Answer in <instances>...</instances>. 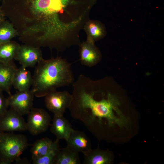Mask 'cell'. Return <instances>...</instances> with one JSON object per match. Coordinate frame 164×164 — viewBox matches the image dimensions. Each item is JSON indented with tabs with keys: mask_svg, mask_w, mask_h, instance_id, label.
<instances>
[{
	"mask_svg": "<svg viewBox=\"0 0 164 164\" xmlns=\"http://www.w3.org/2000/svg\"><path fill=\"white\" fill-rule=\"evenodd\" d=\"M45 97V103L47 109L54 114L63 115L70 106L72 96L66 91L52 92Z\"/></svg>",
	"mask_w": 164,
	"mask_h": 164,
	"instance_id": "cell-5",
	"label": "cell"
},
{
	"mask_svg": "<svg viewBox=\"0 0 164 164\" xmlns=\"http://www.w3.org/2000/svg\"><path fill=\"white\" fill-rule=\"evenodd\" d=\"M6 18L4 13L0 6V24L6 20Z\"/></svg>",
	"mask_w": 164,
	"mask_h": 164,
	"instance_id": "cell-22",
	"label": "cell"
},
{
	"mask_svg": "<svg viewBox=\"0 0 164 164\" xmlns=\"http://www.w3.org/2000/svg\"><path fill=\"white\" fill-rule=\"evenodd\" d=\"M50 125L51 132L59 140L67 141L73 130L68 121L62 115L54 114Z\"/></svg>",
	"mask_w": 164,
	"mask_h": 164,
	"instance_id": "cell-11",
	"label": "cell"
},
{
	"mask_svg": "<svg viewBox=\"0 0 164 164\" xmlns=\"http://www.w3.org/2000/svg\"><path fill=\"white\" fill-rule=\"evenodd\" d=\"M42 59L40 48L24 44L20 45L14 60L26 68L34 67Z\"/></svg>",
	"mask_w": 164,
	"mask_h": 164,
	"instance_id": "cell-8",
	"label": "cell"
},
{
	"mask_svg": "<svg viewBox=\"0 0 164 164\" xmlns=\"http://www.w3.org/2000/svg\"><path fill=\"white\" fill-rule=\"evenodd\" d=\"M78 153L68 146L59 149L54 164H80Z\"/></svg>",
	"mask_w": 164,
	"mask_h": 164,
	"instance_id": "cell-18",
	"label": "cell"
},
{
	"mask_svg": "<svg viewBox=\"0 0 164 164\" xmlns=\"http://www.w3.org/2000/svg\"><path fill=\"white\" fill-rule=\"evenodd\" d=\"M20 45L12 40L0 43V62L4 63L13 62Z\"/></svg>",
	"mask_w": 164,
	"mask_h": 164,
	"instance_id": "cell-17",
	"label": "cell"
},
{
	"mask_svg": "<svg viewBox=\"0 0 164 164\" xmlns=\"http://www.w3.org/2000/svg\"><path fill=\"white\" fill-rule=\"evenodd\" d=\"M17 67L14 62L9 63L0 62V89L11 94L12 80Z\"/></svg>",
	"mask_w": 164,
	"mask_h": 164,
	"instance_id": "cell-12",
	"label": "cell"
},
{
	"mask_svg": "<svg viewBox=\"0 0 164 164\" xmlns=\"http://www.w3.org/2000/svg\"><path fill=\"white\" fill-rule=\"evenodd\" d=\"M18 35L17 30L10 21L5 20L0 24V43L11 41Z\"/></svg>",
	"mask_w": 164,
	"mask_h": 164,
	"instance_id": "cell-19",
	"label": "cell"
},
{
	"mask_svg": "<svg viewBox=\"0 0 164 164\" xmlns=\"http://www.w3.org/2000/svg\"><path fill=\"white\" fill-rule=\"evenodd\" d=\"M3 91L0 89V117L7 111L9 107L7 98L5 97Z\"/></svg>",
	"mask_w": 164,
	"mask_h": 164,
	"instance_id": "cell-21",
	"label": "cell"
},
{
	"mask_svg": "<svg viewBox=\"0 0 164 164\" xmlns=\"http://www.w3.org/2000/svg\"><path fill=\"white\" fill-rule=\"evenodd\" d=\"M34 96L31 89L18 91L7 98L9 107L22 116L27 114L32 107Z\"/></svg>",
	"mask_w": 164,
	"mask_h": 164,
	"instance_id": "cell-6",
	"label": "cell"
},
{
	"mask_svg": "<svg viewBox=\"0 0 164 164\" xmlns=\"http://www.w3.org/2000/svg\"><path fill=\"white\" fill-rule=\"evenodd\" d=\"M59 140L56 139L52 141L47 137L36 140L33 144L30 152L32 159L42 157L49 152L59 143Z\"/></svg>",
	"mask_w": 164,
	"mask_h": 164,
	"instance_id": "cell-15",
	"label": "cell"
},
{
	"mask_svg": "<svg viewBox=\"0 0 164 164\" xmlns=\"http://www.w3.org/2000/svg\"><path fill=\"white\" fill-rule=\"evenodd\" d=\"M73 85L72 100L68 109L71 116L80 121L88 130L95 134L97 125L104 121L109 128L117 125L125 126L128 120L118 108L116 96L98 88V83L80 74Z\"/></svg>",
	"mask_w": 164,
	"mask_h": 164,
	"instance_id": "cell-1",
	"label": "cell"
},
{
	"mask_svg": "<svg viewBox=\"0 0 164 164\" xmlns=\"http://www.w3.org/2000/svg\"><path fill=\"white\" fill-rule=\"evenodd\" d=\"M27 114V130L32 135H37L46 132L51 125V117L43 109L32 107Z\"/></svg>",
	"mask_w": 164,
	"mask_h": 164,
	"instance_id": "cell-4",
	"label": "cell"
},
{
	"mask_svg": "<svg viewBox=\"0 0 164 164\" xmlns=\"http://www.w3.org/2000/svg\"><path fill=\"white\" fill-rule=\"evenodd\" d=\"M27 130L26 122L22 116L10 108L0 117V132H13Z\"/></svg>",
	"mask_w": 164,
	"mask_h": 164,
	"instance_id": "cell-7",
	"label": "cell"
},
{
	"mask_svg": "<svg viewBox=\"0 0 164 164\" xmlns=\"http://www.w3.org/2000/svg\"><path fill=\"white\" fill-rule=\"evenodd\" d=\"M84 156V164H109L112 162L110 153L105 150L91 149Z\"/></svg>",
	"mask_w": 164,
	"mask_h": 164,
	"instance_id": "cell-16",
	"label": "cell"
},
{
	"mask_svg": "<svg viewBox=\"0 0 164 164\" xmlns=\"http://www.w3.org/2000/svg\"><path fill=\"white\" fill-rule=\"evenodd\" d=\"M3 0H0V3H1V2H2V1Z\"/></svg>",
	"mask_w": 164,
	"mask_h": 164,
	"instance_id": "cell-23",
	"label": "cell"
},
{
	"mask_svg": "<svg viewBox=\"0 0 164 164\" xmlns=\"http://www.w3.org/2000/svg\"><path fill=\"white\" fill-rule=\"evenodd\" d=\"M83 28L87 36V39L94 43L104 38L106 34L105 26L97 20H88Z\"/></svg>",
	"mask_w": 164,
	"mask_h": 164,
	"instance_id": "cell-14",
	"label": "cell"
},
{
	"mask_svg": "<svg viewBox=\"0 0 164 164\" xmlns=\"http://www.w3.org/2000/svg\"><path fill=\"white\" fill-rule=\"evenodd\" d=\"M74 81L71 65L65 59L43 58L35 69L31 89L34 96L41 97L57 88L72 84Z\"/></svg>",
	"mask_w": 164,
	"mask_h": 164,
	"instance_id": "cell-2",
	"label": "cell"
},
{
	"mask_svg": "<svg viewBox=\"0 0 164 164\" xmlns=\"http://www.w3.org/2000/svg\"><path fill=\"white\" fill-rule=\"evenodd\" d=\"M29 145L27 138L23 135L0 132V164L13 162Z\"/></svg>",
	"mask_w": 164,
	"mask_h": 164,
	"instance_id": "cell-3",
	"label": "cell"
},
{
	"mask_svg": "<svg viewBox=\"0 0 164 164\" xmlns=\"http://www.w3.org/2000/svg\"><path fill=\"white\" fill-rule=\"evenodd\" d=\"M32 84L31 72L22 66L16 70L12 80V86L19 91L30 89Z\"/></svg>",
	"mask_w": 164,
	"mask_h": 164,
	"instance_id": "cell-13",
	"label": "cell"
},
{
	"mask_svg": "<svg viewBox=\"0 0 164 164\" xmlns=\"http://www.w3.org/2000/svg\"><path fill=\"white\" fill-rule=\"evenodd\" d=\"M67 146L74 151L82 152L84 155L92 148L90 139L83 132L73 129L66 141Z\"/></svg>",
	"mask_w": 164,
	"mask_h": 164,
	"instance_id": "cell-10",
	"label": "cell"
},
{
	"mask_svg": "<svg viewBox=\"0 0 164 164\" xmlns=\"http://www.w3.org/2000/svg\"><path fill=\"white\" fill-rule=\"evenodd\" d=\"M59 143L45 155L32 159L33 164H54L59 149Z\"/></svg>",
	"mask_w": 164,
	"mask_h": 164,
	"instance_id": "cell-20",
	"label": "cell"
},
{
	"mask_svg": "<svg viewBox=\"0 0 164 164\" xmlns=\"http://www.w3.org/2000/svg\"><path fill=\"white\" fill-rule=\"evenodd\" d=\"M79 46L80 61L82 65L91 67L99 61L101 55L95 43L87 39Z\"/></svg>",
	"mask_w": 164,
	"mask_h": 164,
	"instance_id": "cell-9",
	"label": "cell"
}]
</instances>
